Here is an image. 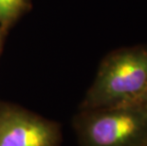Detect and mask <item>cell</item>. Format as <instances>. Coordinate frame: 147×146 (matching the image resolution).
I'll use <instances>...</instances> for the list:
<instances>
[{
	"instance_id": "1",
	"label": "cell",
	"mask_w": 147,
	"mask_h": 146,
	"mask_svg": "<svg viewBox=\"0 0 147 146\" xmlns=\"http://www.w3.org/2000/svg\"><path fill=\"white\" fill-rule=\"evenodd\" d=\"M147 91V45L121 48L99 67L80 110L142 104Z\"/></svg>"
},
{
	"instance_id": "2",
	"label": "cell",
	"mask_w": 147,
	"mask_h": 146,
	"mask_svg": "<svg viewBox=\"0 0 147 146\" xmlns=\"http://www.w3.org/2000/svg\"><path fill=\"white\" fill-rule=\"evenodd\" d=\"M72 125L79 146H147V105L142 104L81 110Z\"/></svg>"
},
{
	"instance_id": "3",
	"label": "cell",
	"mask_w": 147,
	"mask_h": 146,
	"mask_svg": "<svg viewBox=\"0 0 147 146\" xmlns=\"http://www.w3.org/2000/svg\"><path fill=\"white\" fill-rule=\"evenodd\" d=\"M60 125L17 105L0 104V146H61Z\"/></svg>"
},
{
	"instance_id": "4",
	"label": "cell",
	"mask_w": 147,
	"mask_h": 146,
	"mask_svg": "<svg viewBox=\"0 0 147 146\" xmlns=\"http://www.w3.org/2000/svg\"><path fill=\"white\" fill-rule=\"evenodd\" d=\"M26 7V0H0V24L13 21Z\"/></svg>"
},
{
	"instance_id": "5",
	"label": "cell",
	"mask_w": 147,
	"mask_h": 146,
	"mask_svg": "<svg viewBox=\"0 0 147 146\" xmlns=\"http://www.w3.org/2000/svg\"><path fill=\"white\" fill-rule=\"evenodd\" d=\"M142 104H145V105H147V91H146V93H145L144 97H143V99H142Z\"/></svg>"
}]
</instances>
